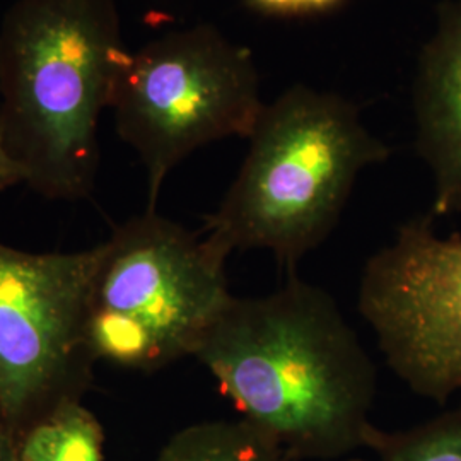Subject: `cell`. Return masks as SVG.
<instances>
[{"instance_id": "obj_1", "label": "cell", "mask_w": 461, "mask_h": 461, "mask_svg": "<svg viewBox=\"0 0 461 461\" xmlns=\"http://www.w3.org/2000/svg\"><path fill=\"white\" fill-rule=\"evenodd\" d=\"M248 426L299 460L371 447L376 369L323 289L232 297L194 356Z\"/></svg>"}, {"instance_id": "obj_2", "label": "cell", "mask_w": 461, "mask_h": 461, "mask_svg": "<svg viewBox=\"0 0 461 461\" xmlns=\"http://www.w3.org/2000/svg\"><path fill=\"white\" fill-rule=\"evenodd\" d=\"M115 0H17L0 24V127L23 183L89 197L101 113L129 59Z\"/></svg>"}, {"instance_id": "obj_3", "label": "cell", "mask_w": 461, "mask_h": 461, "mask_svg": "<svg viewBox=\"0 0 461 461\" xmlns=\"http://www.w3.org/2000/svg\"><path fill=\"white\" fill-rule=\"evenodd\" d=\"M248 140L202 234L226 257L264 249L287 268L329 238L364 169L390 156L356 104L301 84L265 104Z\"/></svg>"}, {"instance_id": "obj_4", "label": "cell", "mask_w": 461, "mask_h": 461, "mask_svg": "<svg viewBox=\"0 0 461 461\" xmlns=\"http://www.w3.org/2000/svg\"><path fill=\"white\" fill-rule=\"evenodd\" d=\"M228 257L146 209L98 245L87 339L96 361L158 371L194 357L232 299Z\"/></svg>"}, {"instance_id": "obj_5", "label": "cell", "mask_w": 461, "mask_h": 461, "mask_svg": "<svg viewBox=\"0 0 461 461\" xmlns=\"http://www.w3.org/2000/svg\"><path fill=\"white\" fill-rule=\"evenodd\" d=\"M265 104L249 50L211 24L163 34L131 51L110 110L148 176V209L169 173L197 149L249 139Z\"/></svg>"}, {"instance_id": "obj_6", "label": "cell", "mask_w": 461, "mask_h": 461, "mask_svg": "<svg viewBox=\"0 0 461 461\" xmlns=\"http://www.w3.org/2000/svg\"><path fill=\"white\" fill-rule=\"evenodd\" d=\"M98 247L30 253L0 243V417L21 439L93 386L87 339Z\"/></svg>"}, {"instance_id": "obj_7", "label": "cell", "mask_w": 461, "mask_h": 461, "mask_svg": "<svg viewBox=\"0 0 461 461\" xmlns=\"http://www.w3.org/2000/svg\"><path fill=\"white\" fill-rule=\"evenodd\" d=\"M357 304L413 393L439 403L461 393V236H439L432 214L407 221L367 260Z\"/></svg>"}, {"instance_id": "obj_8", "label": "cell", "mask_w": 461, "mask_h": 461, "mask_svg": "<svg viewBox=\"0 0 461 461\" xmlns=\"http://www.w3.org/2000/svg\"><path fill=\"white\" fill-rule=\"evenodd\" d=\"M415 149L430 171L434 217L461 212V0H445L413 81Z\"/></svg>"}, {"instance_id": "obj_9", "label": "cell", "mask_w": 461, "mask_h": 461, "mask_svg": "<svg viewBox=\"0 0 461 461\" xmlns=\"http://www.w3.org/2000/svg\"><path fill=\"white\" fill-rule=\"evenodd\" d=\"M156 461H297L245 420L202 422L178 430Z\"/></svg>"}, {"instance_id": "obj_10", "label": "cell", "mask_w": 461, "mask_h": 461, "mask_svg": "<svg viewBox=\"0 0 461 461\" xmlns=\"http://www.w3.org/2000/svg\"><path fill=\"white\" fill-rule=\"evenodd\" d=\"M23 461H104V430L83 402L67 403L21 439Z\"/></svg>"}, {"instance_id": "obj_11", "label": "cell", "mask_w": 461, "mask_h": 461, "mask_svg": "<svg viewBox=\"0 0 461 461\" xmlns=\"http://www.w3.org/2000/svg\"><path fill=\"white\" fill-rule=\"evenodd\" d=\"M369 449L378 461H461V405L419 428L378 430Z\"/></svg>"}, {"instance_id": "obj_12", "label": "cell", "mask_w": 461, "mask_h": 461, "mask_svg": "<svg viewBox=\"0 0 461 461\" xmlns=\"http://www.w3.org/2000/svg\"><path fill=\"white\" fill-rule=\"evenodd\" d=\"M258 7L272 13L293 14V13H314L325 11L335 5L339 0H251Z\"/></svg>"}, {"instance_id": "obj_13", "label": "cell", "mask_w": 461, "mask_h": 461, "mask_svg": "<svg viewBox=\"0 0 461 461\" xmlns=\"http://www.w3.org/2000/svg\"><path fill=\"white\" fill-rule=\"evenodd\" d=\"M19 183H23V173L7 150L2 127H0V195L7 188L16 186Z\"/></svg>"}, {"instance_id": "obj_14", "label": "cell", "mask_w": 461, "mask_h": 461, "mask_svg": "<svg viewBox=\"0 0 461 461\" xmlns=\"http://www.w3.org/2000/svg\"><path fill=\"white\" fill-rule=\"evenodd\" d=\"M0 461H23L19 438L0 417Z\"/></svg>"}, {"instance_id": "obj_15", "label": "cell", "mask_w": 461, "mask_h": 461, "mask_svg": "<svg viewBox=\"0 0 461 461\" xmlns=\"http://www.w3.org/2000/svg\"><path fill=\"white\" fill-rule=\"evenodd\" d=\"M348 461H364V460H348Z\"/></svg>"}]
</instances>
